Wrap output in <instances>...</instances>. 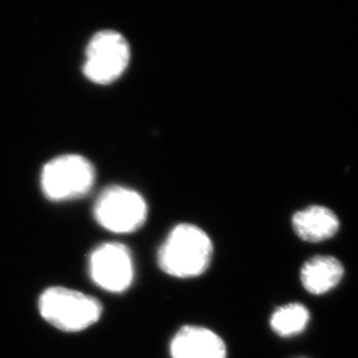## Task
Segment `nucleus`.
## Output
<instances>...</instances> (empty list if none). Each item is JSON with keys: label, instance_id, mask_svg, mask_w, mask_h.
I'll return each instance as SVG.
<instances>
[{"label": "nucleus", "instance_id": "nucleus-3", "mask_svg": "<svg viewBox=\"0 0 358 358\" xmlns=\"http://www.w3.org/2000/svg\"><path fill=\"white\" fill-rule=\"evenodd\" d=\"M96 182V169L87 157L76 154L57 156L41 173L42 192L52 201H68L87 196Z\"/></svg>", "mask_w": 358, "mask_h": 358}, {"label": "nucleus", "instance_id": "nucleus-6", "mask_svg": "<svg viewBox=\"0 0 358 358\" xmlns=\"http://www.w3.org/2000/svg\"><path fill=\"white\" fill-rule=\"evenodd\" d=\"M89 273L100 289L112 293L127 291L134 279V262L129 249L117 242L96 247L90 254Z\"/></svg>", "mask_w": 358, "mask_h": 358}, {"label": "nucleus", "instance_id": "nucleus-1", "mask_svg": "<svg viewBox=\"0 0 358 358\" xmlns=\"http://www.w3.org/2000/svg\"><path fill=\"white\" fill-rule=\"evenodd\" d=\"M213 252V243L206 231L196 224H179L161 245L157 262L171 277L196 278L206 272Z\"/></svg>", "mask_w": 358, "mask_h": 358}, {"label": "nucleus", "instance_id": "nucleus-7", "mask_svg": "<svg viewBox=\"0 0 358 358\" xmlns=\"http://www.w3.org/2000/svg\"><path fill=\"white\" fill-rule=\"evenodd\" d=\"M173 358H227L224 340L208 328L184 326L170 345Z\"/></svg>", "mask_w": 358, "mask_h": 358}, {"label": "nucleus", "instance_id": "nucleus-10", "mask_svg": "<svg viewBox=\"0 0 358 358\" xmlns=\"http://www.w3.org/2000/svg\"><path fill=\"white\" fill-rule=\"evenodd\" d=\"M310 321V313L306 307L300 303H289L286 306L279 307L272 314L270 324L275 333L279 336H294L299 334L307 327Z\"/></svg>", "mask_w": 358, "mask_h": 358}, {"label": "nucleus", "instance_id": "nucleus-8", "mask_svg": "<svg viewBox=\"0 0 358 358\" xmlns=\"http://www.w3.org/2000/svg\"><path fill=\"white\" fill-rule=\"evenodd\" d=\"M292 224L301 240L313 243L333 238L340 228L336 214L324 206H310L296 212L293 215Z\"/></svg>", "mask_w": 358, "mask_h": 358}, {"label": "nucleus", "instance_id": "nucleus-9", "mask_svg": "<svg viewBox=\"0 0 358 358\" xmlns=\"http://www.w3.org/2000/svg\"><path fill=\"white\" fill-rule=\"evenodd\" d=\"M345 275L342 263L331 256H317L303 264L300 279L312 294H324L334 289Z\"/></svg>", "mask_w": 358, "mask_h": 358}, {"label": "nucleus", "instance_id": "nucleus-2", "mask_svg": "<svg viewBox=\"0 0 358 358\" xmlns=\"http://www.w3.org/2000/svg\"><path fill=\"white\" fill-rule=\"evenodd\" d=\"M41 317L52 327L76 333L99 321L103 305L92 296L76 289L54 286L45 289L38 299Z\"/></svg>", "mask_w": 358, "mask_h": 358}, {"label": "nucleus", "instance_id": "nucleus-4", "mask_svg": "<svg viewBox=\"0 0 358 358\" xmlns=\"http://www.w3.org/2000/svg\"><path fill=\"white\" fill-rule=\"evenodd\" d=\"M93 214L106 231L115 234H131L145 224L148 206L145 198L134 189L112 185L96 198Z\"/></svg>", "mask_w": 358, "mask_h": 358}, {"label": "nucleus", "instance_id": "nucleus-5", "mask_svg": "<svg viewBox=\"0 0 358 358\" xmlns=\"http://www.w3.org/2000/svg\"><path fill=\"white\" fill-rule=\"evenodd\" d=\"M129 59V45L120 33L99 31L87 45L84 73L93 83L110 84L122 75Z\"/></svg>", "mask_w": 358, "mask_h": 358}]
</instances>
